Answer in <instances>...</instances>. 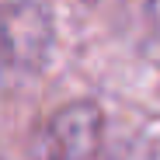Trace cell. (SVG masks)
<instances>
[{"instance_id": "1", "label": "cell", "mask_w": 160, "mask_h": 160, "mask_svg": "<svg viewBox=\"0 0 160 160\" xmlns=\"http://www.w3.org/2000/svg\"><path fill=\"white\" fill-rule=\"evenodd\" d=\"M101 132H104L101 108L91 101H73L52 115L42 136V157L45 160H91L101 146Z\"/></svg>"}, {"instance_id": "2", "label": "cell", "mask_w": 160, "mask_h": 160, "mask_svg": "<svg viewBox=\"0 0 160 160\" xmlns=\"http://www.w3.org/2000/svg\"><path fill=\"white\" fill-rule=\"evenodd\" d=\"M94 7L108 11L118 24H132V28H150L153 24V4L157 0H91Z\"/></svg>"}]
</instances>
